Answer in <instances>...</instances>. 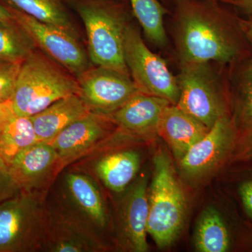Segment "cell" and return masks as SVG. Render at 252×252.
Returning a JSON list of instances; mask_svg holds the SVG:
<instances>
[{"instance_id":"484cf974","label":"cell","mask_w":252,"mask_h":252,"mask_svg":"<svg viewBox=\"0 0 252 252\" xmlns=\"http://www.w3.org/2000/svg\"><path fill=\"white\" fill-rule=\"evenodd\" d=\"M21 63L0 60V102L11 101Z\"/></svg>"},{"instance_id":"1f68e13d","label":"cell","mask_w":252,"mask_h":252,"mask_svg":"<svg viewBox=\"0 0 252 252\" xmlns=\"http://www.w3.org/2000/svg\"><path fill=\"white\" fill-rule=\"evenodd\" d=\"M13 20V15L7 6L0 4V21H11Z\"/></svg>"},{"instance_id":"e0dca14e","label":"cell","mask_w":252,"mask_h":252,"mask_svg":"<svg viewBox=\"0 0 252 252\" xmlns=\"http://www.w3.org/2000/svg\"><path fill=\"white\" fill-rule=\"evenodd\" d=\"M208 130V127L177 104H170L162 112L157 133L167 142L176 158L180 160Z\"/></svg>"},{"instance_id":"7a4b0ae2","label":"cell","mask_w":252,"mask_h":252,"mask_svg":"<svg viewBox=\"0 0 252 252\" xmlns=\"http://www.w3.org/2000/svg\"><path fill=\"white\" fill-rule=\"evenodd\" d=\"M78 90L77 81L34 50L21 63L11 107L16 115L31 117Z\"/></svg>"},{"instance_id":"5b68a950","label":"cell","mask_w":252,"mask_h":252,"mask_svg":"<svg viewBox=\"0 0 252 252\" xmlns=\"http://www.w3.org/2000/svg\"><path fill=\"white\" fill-rule=\"evenodd\" d=\"M85 26L91 61L97 67L108 68L130 75L124 59L126 24L112 8L94 2L77 6Z\"/></svg>"},{"instance_id":"836d02e7","label":"cell","mask_w":252,"mask_h":252,"mask_svg":"<svg viewBox=\"0 0 252 252\" xmlns=\"http://www.w3.org/2000/svg\"><path fill=\"white\" fill-rule=\"evenodd\" d=\"M0 163L4 164V165H5L4 162H3L2 160H1V158H0ZM6 167H7V166H6Z\"/></svg>"},{"instance_id":"cb8c5ba5","label":"cell","mask_w":252,"mask_h":252,"mask_svg":"<svg viewBox=\"0 0 252 252\" xmlns=\"http://www.w3.org/2000/svg\"><path fill=\"white\" fill-rule=\"evenodd\" d=\"M25 14L41 22L54 25L74 32L70 18L61 0H6Z\"/></svg>"},{"instance_id":"9a60e30c","label":"cell","mask_w":252,"mask_h":252,"mask_svg":"<svg viewBox=\"0 0 252 252\" xmlns=\"http://www.w3.org/2000/svg\"><path fill=\"white\" fill-rule=\"evenodd\" d=\"M148 178L142 175L126 193L120 210L121 238L132 252L148 250L147 242L149 220Z\"/></svg>"},{"instance_id":"d6a6232c","label":"cell","mask_w":252,"mask_h":252,"mask_svg":"<svg viewBox=\"0 0 252 252\" xmlns=\"http://www.w3.org/2000/svg\"><path fill=\"white\" fill-rule=\"evenodd\" d=\"M243 29L247 39L252 46V14L250 19L244 24Z\"/></svg>"},{"instance_id":"4fadbf2b","label":"cell","mask_w":252,"mask_h":252,"mask_svg":"<svg viewBox=\"0 0 252 252\" xmlns=\"http://www.w3.org/2000/svg\"><path fill=\"white\" fill-rule=\"evenodd\" d=\"M42 250L51 252H96L104 250L60 206L45 205Z\"/></svg>"},{"instance_id":"603a6c76","label":"cell","mask_w":252,"mask_h":252,"mask_svg":"<svg viewBox=\"0 0 252 252\" xmlns=\"http://www.w3.org/2000/svg\"><path fill=\"white\" fill-rule=\"evenodd\" d=\"M34 46V41L14 20L0 21V60L22 63Z\"/></svg>"},{"instance_id":"ac0fdd59","label":"cell","mask_w":252,"mask_h":252,"mask_svg":"<svg viewBox=\"0 0 252 252\" xmlns=\"http://www.w3.org/2000/svg\"><path fill=\"white\" fill-rule=\"evenodd\" d=\"M90 112L77 94L56 101L31 117L38 142L49 143L68 126Z\"/></svg>"},{"instance_id":"277c9868","label":"cell","mask_w":252,"mask_h":252,"mask_svg":"<svg viewBox=\"0 0 252 252\" xmlns=\"http://www.w3.org/2000/svg\"><path fill=\"white\" fill-rule=\"evenodd\" d=\"M39 193L21 191L0 203V252L42 250L45 206Z\"/></svg>"},{"instance_id":"d4e9b609","label":"cell","mask_w":252,"mask_h":252,"mask_svg":"<svg viewBox=\"0 0 252 252\" xmlns=\"http://www.w3.org/2000/svg\"><path fill=\"white\" fill-rule=\"evenodd\" d=\"M234 122L245 129L252 124V59L244 66L239 77Z\"/></svg>"},{"instance_id":"4dcf8cb0","label":"cell","mask_w":252,"mask_h":252,"mask_svg":"<svg viewBox=\"0 0 252 252\" xmlns=\"http://www.w3.org/2000/svg\"><path fill=\"white\" fill-rule=\"evenodd\" d=\"M219 1L225 4L233 5L250 13V14H252V0H219Z\"/></svg>"},{"instance_id":"8fae6325","label":"cell","mask_w":252,"mask_h":252,"mask_svg":"<svg viewBox=\"0 0 252 252\" xmlns=\"http://www.w3.org/2000/svg\"><path fill=\"white\" fill-rule=\"evenodd\" d=\"M236 127L234 120L227 114L217 119L206 135L180 159L184 173L190 177H201L215 168L233 147Z\"/></svg>"},{"instance_id":"44dd1931","label":"cell","mask_w":252,"mask_h":252,"mask_svg":"<svg viewBox=\"0 0 252 252\" xmlns=\"http://www.w3.org/2000/svg\"><path fill=\"white\" fill-rule=\"evenodd\" d=\"M38 142L31 118L14 114L0 131V158L8 167L20 152Z\"/></svg>"},{"instance_id":"7c38bea8","label":"cell","mask_w":252,"mask_h":252,"mask_svg":"<svg viewBox=\"0 0 252 252\" xmlns=\"http://www.w3.org/2000/svg\"><path fill=\"white\" fill-rule=\"evenodd\" d=\"M7 168L18 189L28 193H39L61 169L56 150L45 142H38L20 152Z\"/></svg>"},{"instance_id":"8992f818","label":"cell","mask_w":252,"mask_h":252,"mask_svg":"<svg viewBox=\"0 0 252 252\" xmlns=\"http://www.w3.org/2000/svg\"><path fill=\"white\" fill-rule=\"evenodd\" d=\"M124 52L126 66L140 92L177 104L180 90L177 78L164 60L146 46L139 31L130 25H126L124 32Z\"/></svg>"},{"instance_id":"6da1fadb","label":"cell","mask_w":252,"mask_h":252,"mask_svg":"<svg viewBox=\"0 0 252 252\" xmlns=\"http://www.w3.org/2000/svg\"><path fill=\"white\" fill-rule=\"evenodd\" d=\"M177 48L182 65L230 63L240 54L238 41L224 19L211 8L190 1L179 9Z\"/></svg>"},{"instance_id":"4316f807","label":"cell","mask_w":252,"mask_h":252,"mask_svg":"<svg viewBox=\"0 0 252 252\" xmlns=\"http://www.w3.org/2000/svg\"><path fill=\"white\" fill-rule=\"evenodd\" d=\"M20 192L21 190L11 178L7 167L0 163V203Z\"/></svg>"},{"instance_id":"9c48e42d","label":"cell","mask_w":252,"mask_h":252,"mask_svg":"<svg viewBox=\"0 0 252 252\" xmlns=\"http://www.w3.org/2000/svg\"><path fill=\"white\" fill-rule=\"evenodd\" d=\"M8 9L14 20L46 54L68 72L79 77L89 68L84 50L74 32L64 28L41 22L11 5Z\"/></svg>"},{"instance_id":"ba28073f","label":"cell","mask_w":252,"mask_h":252,"mask_svg":"<svg viewBox=\"0 0 252 252\" xmlns=\"http://www.w3.org/2000/svg\"><path fill=\"white\" fill-rule=\"evenodd\" d=\"M57 202L73 220L105 249L101 233L108 226V212L100 190L91 177L78 172L65 174Z\"/></svg>"},{"instance_id":"83f0119b","label":"cell","mask_w":252,"mask_h":252,"mask_svg":"<svg viewBox=\"0 0 252 252\" xmlns=\"http://www.w3.org/2000/svg\"><path fill=\"white\" fill-rule=\"evenodd\" d=\"M240 194L245 211L252 219V181L246 182L240 187Z\"/></svg>"},{"instance_id":"5bb4252c","label":"cell","mask_w":252,"mask_h":252,"mask_svg":"<svg viewBox=\"0 0 252 252\" xmlns=\"http://www.w3.org/2000/svg\"><path fill=\"white\" fill-rule=\"evenodd\" d=\"M110 118L94 112L88 113L68 126L49 142L59 156L61 167L94 148L108 132Z\"/></svg>"},{"instance_id":"52a82bcc","label":"cell","mask_w":252,"mask_h":252,"mask_svg":"<svg viewBox=\"0 0 252 252\" xmlns=\"http://www.w3.org/2000/svg\"><path fill=\"white\" fill-rule=\"evenodd\" d=\"M177 105L209 129L226 114L218 79L209 63L182 65Z\"/></svg>"},{"instance_id":"f546056e","label":"cell","mask_w":252,"mask_h":252,"mask_svg":"<svg viewBox=\"0 0 252 252\" xmlns=\"http://www.w3.org/2000/svg\"><path fill=\"white\" fill-rule=\"evenodd\" d=\"M15 114L11 107V101L9 102H0V131L3 128L5 124L10 117Z\"/></svg>"},{"instance_id":"3957f363","label":"cell","mask_w":252,"mask_h":252,"mask_svg":"<svg viewBox=\"0 0 252 252\" xmlns=\"http://www.w3.org/2000/svg\"><path fill=\"white\" fill-rule=\"evenodd\" d=\"M154 175L148 189L147 233L160 248H167L179 236L186 213V199L170 157L164 152L154 158Z\"/></svg>"},{"instance_id":"ffe728a7","label":"cell","mask_w":252,"mask_h":252,"mask_svg":"<svg viewBox=\"0 0 252 252\" xmlns=\"http://www.w3.org/2000/svg\"><path fill=\"white\" fill-rule=\"evenodd\" d=\"M194 245L197 251L200 252H225L229 250V231L216 209L208 207L199 217Z\"/></svg>"},{"instance_id":"30bf717a","label":"cell","mask_w":252,"mask_h":252,"mask_svg":"<svg viewBox=\"0 0 252 252\" xmlns=\"http://www.w3.org/2000/svg\"><path fill=\"white\" fill-rule=\"evenodd\" d=\"M77 84L78 94L91 112L107 116L140 91L130 76L102 67L89 68Z\"/></svg>"},{"instance_id":"f1b7e54d","label":"cell","mask_w":252,"mask_h":252,"mask_svg":"<svg viewBox=\"0 0 252 252\" xmlns=\"http://www.w3.org/2000/svg\"><path fill=\"white\" fill-rule=\"evenodd\" d=\"M245 129L246 132L240 145L239 157L244 159H252V124Z\"/></svg>"},{"instance_id":"7402d4cb","label":"cell","mask_w":252,"mask_h":252,"mask_svg":"<svg viewBox=\"0 0 252 252\" xmlns=\"http://www.w3.org/2000/svg\"><path fill=\"white\" fill-rule=\"evenodd\" d=\"M132 11L149 40L158 46L167 42L164 16L167 11L158 0H130Z\"/></svg>"},{"instance_id":"2e32d148","label":"cell","mask_w":252,"mask_h":252,"mask_svg":"<svg viewBox=\"0 0 252 252\" xmlns=\"http://www.w3.org/2000/svg\"><path fill=\"white\" fill-rule=\"evenodd\" d=\"M170 104L167 99L139 91L108 117L123 130L147 135L157 132L162 112Z\"/></svg>"},{"instance_id":"d6986e66","label":"cell","mask_w":252,"mask_h":252,"mask_svg":"<svg viewBox=\"0 0 252 252\" xmlns=\"http://www.w3.org/2000/svg\"><path fill=\"white\" fill-rule=\"evenodd\" d=\"M140 156L135 151H122L102 156L94 165V172L107 189L122 193L137 175Z\"/></svg>"}]
</instances>
